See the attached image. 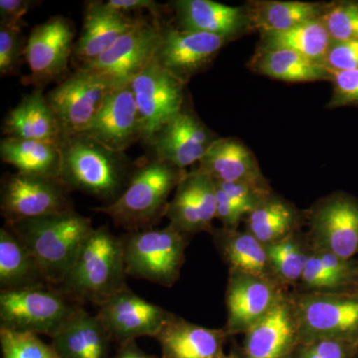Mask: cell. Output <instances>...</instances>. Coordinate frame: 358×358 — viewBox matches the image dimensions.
I'll return each mask as SVG.
<instances>
[{
  "mask_svg": "<svg viewBox=\"0 0 358 358\" xmlns=\"http://www.w3.org/2000/svg\"><path fill=\"white\" fill-rule=\"evenodd\" d=\"M34 6L36 2L30 0H1L0 24L22 30L23 17Z\"/></svg>",
  "mask_w": 358,
  "mask_h": 358,
  "instance_id": "obj_43",
  "label": "cell"
},
{
  "mask_svg": "<svg viewBox=\"0 0 358 358\" xmlns=\"http://www.w3.org/2000/svg\"><path fill=\"white\" fill-rule=\"evenodd\" d=\"M84 134L121 154L136 141H143L140 113L129 84L110 92L95 121Z\"/></svg>",
  "mask_w": 358,
  "mask_h": 358,
  "instance_id": "obj_18",
  "label": "cell"
},
{
  "mask_svg": "<svg viewBox=\"0 0 358 358\" xmlns=\"http://www.w3.org/2000/svg\"><path fill=\"white\" fill-rule=\"evenodd\" d=\"M301 220L293 204L271 193L247 215V231L267 246L294 234Z\"/></svg>",
  "mask_w": 358,
  "mask_h": 358,
  "instance_id": "obj_31",
  "label": "cell"
},
{
  "mask_svg": "<svg viewBox=\"0 0 358 358\" xmlns=\"http://www.w3.org/2000/svg\"><path fill=\"white\" fill-rule=\"evenodd\" d=\"M324 65L331 72L358 70V41H331Z\"/></svg>",
  "mask_w": 358,
  "mask_h": 358,
  "instance_id": "obj_40",
  "label": "cell"
},
{
  "mask_svg": "<svg viewBox=\"0 0 358 358\" xmlns=\"http://www.w3.org/2000/svg\"><path fill=\"white\" fill-rule=\"evenodd\" d=\"M315 250L352 260L358 254V200L345 192L320 199L310 212Z\"/></svg>",
  "mask_w": 358,
  "mask_h": 358,
  "instance_id": "obj_12",
  "label": "cell"
},
{
  "mask_svg": "<svg viewBox=\"0 0 358 358\" xmlns=\"http://www.w3.org/2000/svg\"><path fill=\"white\" fill-rule=\"evenodd\" d=\"M320 18L301 23L285 31L260 33L257 49L289 50L324 64L331 39Z\"/></svg>",
  "mask_w": 358,
  "mask_h": 358,
  "instance_id": "obj_32",
  "label": "cell"
},
{
  "mask_svg": "<svg viewBox=\"0 0 358 358\" xmlns=\"http://www.w3.org/2000/svg\"><path fill=\"white\" fill-rule=\"evenodd\" d=\"M31 254L45 280L60 287L94 227L91 218L71 210L7 223Z\"/></svg>",
  "mask_w": 358,
  "mask_h": 358,
  "instance_id": "obj_1",
  "label": "cell"
},
{
  "mask_svg": "<svg viewBox=\"0 0 358 358\" xmlns=\"http://www.w3.org/2000/svg\"><path fill=\"white\" fill-rule=\"evenodd\" d=\"M80 308L51 285L0 292V329L53 338Z\"/></svg>",
  "mask_w": 358,
  "mask_h": 358,
  "instance_id": "obj_5",
  "label": "cell"
},
{
  "mask_svg": "<svg viewBox=\"0 0 358 358\" xmlns=\"http://www.w3.org/2000/svg\"><path fill=\"white\" fill-rule=\"evenodd\" d=\"M217 358H239L237 355H235V353H230V355H219Z\"/></svg>",
  "mask_w": 358,
  "mask_h": 358,
  "instance_id": "obj_47",
  "label": "cell"
},
{
  "mask_svg": "<svg viewBox=\"0 0 358 358\" xmlns=\"http://www.w3.org/2000/svg\"><path fill=\"white\" fill-rule=\"evenodd\" d=\"M293 301L299 345L317 339H336L353 346L358 341V294L313 292Z\"/></svg>",
  "mask_w": 358,
  "mask_h": 358,
  "instance_id": "obj_7",
  "label": "cell"
},
{
  "mask_svg": "<svg viewBox=\"0 0 358 358\" xmlns=\"http://www.w3.org/2000/svg\"><path fill=\"white\" fill-rule=\"evenodd\" d=\"M217 138L185 103L182 110L152 136L148 145L152 148L154 159L185 171L186 167L199 162Z\"/></svg>",
  "mask_w": 358,
  "mask_h": 358,
  "instance_id": "obj_16",
  "label": "cell"
},
{
  "mask_svg": "<svg viewBox=\"0 0 358 358\" xmlns=\"http://www.w3.org/2000/svg\"><path fill=\"white\" fill-rule=\"evenodd\" d=\"M60 179L71 190L114 202L128 185L131 173L124 154L113 152L86 134L68 136L61 145Z\"/></svg>",
  "mask_w": 358,
  "mask_h": 358,
  "instance_id": "obj_3",
  "label": "cell"
},
{
  "mask_svg": "<svg viewBox=\"0 0 358 358\" xmlns=\"http://www.w3.org/2000/svg\"><path fill=\"white\" fill-rule=\"evenodd\" d=\"M121 238L127 275L164 287L178 281L187 235L169 224L162 229L134 231Z\"/></svg>",
  "mask_w": 358,
  "mask_h": 358,
  "instance_id": "obj_6",
  "label": "cell"
},
{
  "mask_svg": "<svg viewBox=\"0 0 358 358\" xmlns=\"http://www.w3.org/2000/svg\"><path fill=\"white\" fill-rule=\"evenodd\" d=\"M251 31L279 32L308 21L319 20L327 3L307 1L256 0L246 4Z\"/></svg>",
  "mask_w": 358,
  "mask_h": 358,
  "instance_id": "obj_27",
  "label": "cell"
},
{
  "mask_svg": "<svg viewBox=\"0 0 358 358\" xmlns=\"http://www.w3.org/2000/svg\"><path fill=\"white\" fill-rule=\"evenodd\" d=\"M26 42L22 30L0 24V75L1 77L20 74L21 61L24 57Z\"/></svg>",
  "mask_w": 358,
  "mask_h": 358,
  "instance_id": "obj_38",
  "label": "cell"
},
{
  "mask_svg": "<svg viewBox=\"0 0 358 358\" xmlns=\"http://www.w3.org/2000/svg\"><path fill=\"white\" fill-rule=\"evenodd\" d=\"M105 2L110 8L127 15L131 13L148 11L157 20L160 16V6L154 0H109Z\"/></svg>",
  "mask_w": 358,
  "mask_h": 358,
  "instance_id": "obj_44",
  "label": "cell"
},
{
  "mask_svg": "<svg viewBox=\"0 0 358 358\" xmlns=\"http://www.w3.org/2000/svg\"><path fill=\"white\" fill-rule=\"evenodd\" d=\"M355 346L336 339H317L301 345L298 358H353Z\"/></svg>",
  "mask_w": 358,
  "mask_h": 358,
  "instance_id": "obj_41",
  "label": "cell"
},
{
  "mask_svg": "<svg viewBox=\"0 0 358 358\" xmlns=\"http://www.w3.org/2000/svg\"><path fill=\"white\" fill-rule=\"evenodd\" d=\"M122 238L108 226L94 228L60 288L78 303L100 307L128 288Z\"/></svg>",
  "mask_w": 358,
  "mask_h": 358,
  "instance_id": "obj_2",
  "label": "cell"
},
{
  "mask_svg": "<svg viewBox=\"0 0 358 358\" xmlns=\"http://www.w3.org/2000/svg\"><path fill=\"white\" fill-rule=\"evenodd\" d=\"M301 281L315 292H346L350 288V282L327 268L315 251L308 256Z\"/></svg>",
  "mask_w": 358,
  "mask_h": 358,
  "instance_id": "obj_37",
  "label": "cell"
},
{
  "mask_svg": "<svg viewBox=\"0 0 358 358\" xmlns=\"http://www.w3.org/2000/svg\"><path fill=\"white\" fill-rule=\"evenodd\" d=\"M353 358H358V341L355 346V353H353Z\"/></svg>",
  "mask_w": 358,
  "mask_h": 358,
  "instance_id": "obj_48",
  "label": "cell"
},
{
  "mask_svg": "<svg viewBox=\"0 0 358 358\" xmlns=\"http://www.w3.org/2000/svg\"><path fill=\"white\" fill-rule=\"evenodd\" d=\"M74 26L61 15L35 26L25 46L24 59L31 72L27 82L41 89L62 76L74 52Z\"/></svg>",
  "mask_w": 358,
  "mask_h": 358,
  "instance_id": "obj_13",
  "label": "cell"
},
{
  "mask_svg": "<svg viewBox=\"0 0 358 358\" xmlns=\"http://www.w3.org/2000/svg\"><path fill=\"white\" fill-rule=\"evenodd\" d=\"M169 4L180 29L217 35L229 42L251 32L246 6H229L212 0H176Z\"/></svg>",
  "mask_w": 358,
  "mask_h": 358,
  "instance_id": "obj_20",
  "label": "cell"
},
{
  "mask_svg": "<svg viewBox=\"0 0 358 358\" xmlns=\"http://www.w3.org/2000/svg\"><path fill=\"white\" fill-rule=\"evenodd\" d=\"M247 66L255 74L289 83L333 81V72L324 64L282 49H256Z\"/></svg>",
  "mask_w": 358,
  "mask_h": 358,
  "instance_id": "obj_26",
  "label": "cell"
},
{
  "mask_svg": "<svg viewBox=\"0 0 358 358\" xmlns=\"http://www.w3.org/2000/svg\"><path fill=\"white\" fill-rule=\"evenodd\" d=\"M112 90L93 73L78 68L47 94L66 138L84 134L90 128Z\"/></svg>",
  "mask_w": 358,
  "mask_h": 358,
  "instance_id": "obj_10",
  "label": "cell"
},
{
  "mask_svg": "<svg viewBox=\"0 0 358 358\" xmlns=\"http://www.w3.org/2000/svg\"><path fill=\"white\" fill-rule=\"evenodd\" d=\"M348 292H350V293L358 294V263L357 268H355V275H353L352 286H350V288Z\"/></svg>",
  "mask_w": 358,
  "mask_h": 358,
  "instance_id": "obj_46",
  "label": "cell"
},
{
  "mask_svg": "<svg viewBox=\"0 0 358 358\" xmlns=\"http://www.w3.org/2000/svg\"><path fill=\"white\" fill-rule=\"evenodd\" d=\"M298 345L293 301L282 296L245 334L244 358H291Z\"/></svg>",
  "mask_w": 358,
  "mask_h": 358,
  "instance_id": "obj_21",
  "label": "cell"
},
{
  "mask_svg": "<svg viewBox=\"0 0 358 358\" xmlns=\"http://www.w3.org/2000/svg\"><path fill=\"white\" fill-rule=\"evenodd\" d=\"M331 41H358V1H336L327 3L322 14Z\"/></svg>",
  "mask_w": 358,
  "mask_h": 358,
  "instance_id": "obj_35",
  "label": "cell"
},
{
  "mask_svg": "<svg viewBox=\"0 0 358 358\" xmlns=\"http://www.w3.org/2000/svg\"><path fill=\"white\" fill-rule=\"evenodd\" d=\"M166 162L148 160L134 169L128 185L112 203L94 208L128 232L150 229L166 216L169 197L183 173Z\"/></svg>",
  "mask_w": 358,
  "mask_h": 358,
  "instance_id": "obj_4",
  "label": "cell"
},
{
  "mask_svg": "<svg viewBox=\"0 0 358 358\" xmlns=\"http://www.w3.org/2000/svg\"><path fill=\"white\" fill-rule=\"evenodd\" d=\"M213 236L219 252L229 264L230 270L277 281L271 268L267 246L248 231L222 228L213 231Z\"/></svg>",
  "mask_w": 358,
  "mask_h": 358,
  "instance_id": "obj_29",
  "label": "cell"
},
{
  "mask_svg": "<svg viewBox=\"0 0 358 358\" xmlns=\"http://www.w3.org/2000/svg\"><path fill=\"white\" fill-rule=\"evenodd\" d=\"M51 338L60 358H110L112 338L98 317L83 308Z\"/></svg>",
  "mask_w": 358,
  "mask_h": 358,
  "instance_id": "obj_25",
  "label": "cell"
},
{
  "mask_svg": "<svg viewBox=\"0 0 358 358\" xmlns=\"http://www.w3.org/2000/svg\"><path fill=\"white\" fill-rule=\"evenodd\" d=\"M176 189L173 199L167 206L166 217L169 224L187 236L207 231L188 171L183 173Z\"/></svg>",
  "mask_w": 358,
  "mask_h": 358,
  "instance_id": "obj_33",
  "label": "cell"
},
{
  "mask_svg": "<svg viewBox=\"0 0 358 358\" xmlns=\"http://www.w3.org/2000/svg\"><path fill=\"white\" fill-rule=\"evenodd\" d=\"M68 188L57 178L24 173L2 178L0 209L7 223L74 210Z\"/></svg>",
  "mask_w": 358,
  "mask_h": 358,
  "instance_id": "obj_9",
  "label": "cell"
},
{
  "mask_svg": "<svg viewBox=\"0 0 358 358\" xmlns=\"http://www.w3.org/2000/svg\"><path fill=\"white\" fill-rule=\"evenodd\" d=\"M0 345L3 358H60L37 334L0 329Z\"/></svg>",
  "mask_w": 358,
  "mask_h": 358,
  "instance_id": "obj_36",
  "label": "cell"
},
{
  "mask_svg": "<svg viewBox=\"0 0 358 358\" xmlns=\"http://www.w3.org/2000/svg\"><path fill=\"white\" fill-rule=\"evenodd\" d=\"M113 358H157L155 355H148L143 352L136 341H129L122 343L121 348L117 350V355Z\"/></svg>",
  "mask_w": 358,
  "mask_h": 358,
  "instance_id": "obj_45",
  "label": "cell"
},
{
  "mask_svg": "<svg viewBox=\"0 0 358 358\" xmlns=\"http://www.w3.org/2000/svg\"><path fill=\"white\" fill-rule=\"evenodd\" d=\"M49 285L36 261L6 225L0 229V292Z\"/></svg>",
  "mask_w": 358,
  "mask_h": 358,
  "instance_id": "obj_30",
  "label": "cell"
},
{
  "mask_svg": "<svg viewBox=\"0 0 358 358\" xmlns=\"http://www.w3.org/2000/svg\"><path fill=\"white\" fill-rule=\"evenodd\" d=\"M267 251L275 280L285 282L301 281L310 254L294 234L267 245Z\"/></svg>",
  "mask_w": 358,
  "mask_h": 358,
  "instance_id": "obj_34",
  "label": "cell"
},
{
  "mask_svg": "<svg viewBox=\"0 0 358 358\" xmlns=\"http://www.w3.org/2000/svg\"><path fill=\"white\" fill-rule=\"evenodd\" d=\"M228 40L209 33L189 31L164 25L155 59L183 84L210 67Z\"/></svg>",
  "mask_w": 358,
  "mask_h": 358,
  "instance_id": "obj_15",
  "label": "cell"
},
{
  "mask_svg": "<svg viewBox=\"0 0 358 358\" xmlns=\"http://www.w3.org/2000/svg\"><path fill=\"white\" fill-rule=\"evenodd\" d=\"M227 336L225 329L197 326L174 315L157 339L162 358H217Z\"/></svg>",
  "mask_w": 358,
  "mask_h": 358,
  "instance_id": "obj_24",
  "label": "cell"
},
{
  "mask_svg": "<svg viewBox=\"0 0 358 358\" xmlns=\"http://www.w3.org/2000/svg\"><path fill=\"white\" fill-rule=\"evenodd\" d=\"M96 317L120 345L143 336L157 338L174 315L127 288L98 307Z\"/></svg>",
  "mask_w": 358,
  "mask_h": 358,
  "instance_id": "obj_14",
  "label": "cell"
},
{
  "mask_svg": "<svg viewBox=\"0 0 358 358\" xmlns=\"http://www.w3.org/2000/svg\"><path fill=\"white\" fill-rule=\"evenodd\" d=\"M333 94L327 109L358 105V70L333 72Z\"/></svg>",
  "mask_w": 358,
  "mask_h": 358,
  "instance_id": "obj_39",
  "label": "cell"
},
{
  "mask_svg": "<svg viewBox=\"0 0 358 358\" xmlns=\"http://www.w3.org/2000/svg\"><path fill=\"white\" fill-rule=\"evenodd\" d=\"M0 157L18 173L41 178H60L62 150L46 141L4 138L0 141Z\"/></svg>",
  "mask_w": 358,
  "mask_h": 358,
  "instance_id": "obj_28",
  "label": "cell"
},
{
  "mask_svg": "<svg viewBox=\"0 0 358 358\" xmlns=\"http://www.w3.org/2000/svg\"><path fill=\"white\" fill-rule=\"evenodd\" d=\"M143 126V141L150 143L185 105V84L160 66L157 59L129 83Z\"/></svg>",
  "mask_w": 358,
  "mask_h": 358,
  "instance_id": "obj_11",
  "label": "cell"
},
{
  "mask_svg": "<svg viewBox=\"0 0 358 358\" xmlns=\"http://www.w3.org/2000/svg\"><path fill=\"white\" fill-rule=\"evenodd\" d=\"M197 169L218 182L243 183L259 192L271 193L255 155L238 138L215 140L199 162Z\"/></svg>",
  "mask_w": 358,
  "mask_h": 358,
  "instance_id": "obj_19",
  "label": "cell"
},
{
  "mask_svg": "<svg viewBox=\"0 0 358 358\" xmlns=\"http://www.w3.org/2000/svg\"><path fill=\"white\" fill-rule=\"evenodd\" d=\"M282 296L275 281L230 270L226 293V334H246Z\"/></svg>",
  "mask_w": 358,
  "mask_h": 358,
  "instance_id": "obj_17",
  "label": "cell"
},
{
  "mask_svg": "<svg viewBox=\"0 0 358 358\" xmlns=\"http://www.w3.org/2000/svg\"><path fill=\"white\" fill-rule=\"evenodd\" d=\"M4 138L46 141L62 145L64 131L41 89L23 96L7 114L3 122Z\"/></svg>",
  "mask_w": 358,
  "mask_h": 358,
  "instance_id": "obj_23",
  "label": "cell"
},
{
  "mask_svg": "<svg viewBox=\"0 0 358 358\" xmlns=\"http://www.w3.org/2000/svg\"><path fill=\"white\" fill-rule=\"evenodd\" d=\"M164 24L159 20H141L133 29L100 57L79 68L93 73L113 89L126 86L155 57L162 40Z\"/></svg>",
  "mask_w": 358,
  "mask_h": 358,
  "instance_id": "obj_8",
  "label": "cell"
},
{
  "mask_svg": "<svg viewBox=\"0 0 358 358\" xmlns=\"http://www.w3.org/2000/svg\"><path fill=\"white\" fill-rule=\"evenodd\" d=\"M216 185V219H219L225 229H236L238 224L247 215L246 212L226 194L225 192Z\"/></svg>",
  "mask_w": 358,
  "mask_h": 358,
  "instance_id": "obj_42",
  "label": "cell"
},
{
  "mask_svg": "<svg viewBox=\"0 0 358 358\" xmlns=\"http://www.w3.org/2000/svg\"><path fill=\"white\" fill-rule=\"evenodd\" d=\"M141 20L114 10L105 1L87 2L83 28L73 55L80 66L92 62L112 48Z\"/></svg>",
  "mask_w": 358,
  "mask_h": 358,
  "instance_id": "obj_22",
  "label": "cell"
}]
</instances>
